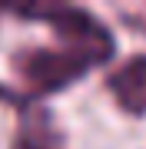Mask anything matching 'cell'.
<instances>
[{
  "instance_id": "cell-1",
  "label": "cell",
  "mask_w": 146,
  "mask_h": 149,
  "mask_svg": "<svg viewBox=\"0 0 146 149\" xmlns=\"http://www.w3.org/2000/svg\"><path fill=\"white\" fill-rule=\"evenodd\" d=\"M0 13L20 20H47L63 40V47L80 50L103 66L113 56V33L83 7L73 3H0Z\"/></svg>"
},
{
  "instance_id": "cell-2",
  "label": "cell",
  "mask_w": 146,
  "mask_h": 149,
  "mask_svg": "<svg viewBox=\"0 0 146 149\" xmlns=\"http://www.w3.org/2000/svg\"><path fill=\"white\" fill-rule=\"evenodd\" d=\"M96 66L100 63L93 56L70 47H33V50H20L13 56V73L23 80L30 100L66 90Z\"/></svg>"
},
{
  "instance_id": "cell-3",
  "label": "cell",
  "mask_w": 146,
  "mask_h": 149,
  "mask_svg": "<svg viewBox=\"0 0 146 149\" xmlns=\"http://www.w3.org/2000/svg\"><path fill=\"white\" fill-rule=\"evenodd\" d=\"M0 100L17 106V136L10 149H66V139L47 106L30 96H17L13 90H0Z\"/></svg>"
},
{
  "instance_id": "cell-4",
  "label": "cell",
  "mask_w": 146,
  "mask_h": 149,
  "mask_svg": "<svg viewBox=\"0 0 146 149\" xmlns=\"http://www.w3.org/2000/svg\"><path fill=\"white\" fill-rule=\"evenodd\" d=\"M106 90L113 93L116 106L130 116H146V53L126 60L119 70H113L106 80Z\"/></svg>"
},
{
  "instance_id": "cell-5",
  "label": "cell",
  "mask_w": 146,
  "mask_h": 149,
  "mask_svg": "<svg viewBox=\"0 0 146 149\" xmlns=\"http://www.w3.org/2000/svg\"><path fill=\"white\" fill-rule=\"evenodd\" d=\"M126 23H133V30H143L146 33V7H140V10H123Z\"/></svg>"
}]
</instances>
